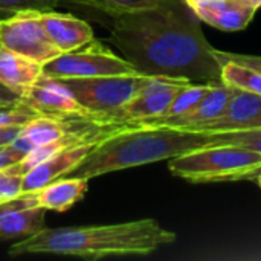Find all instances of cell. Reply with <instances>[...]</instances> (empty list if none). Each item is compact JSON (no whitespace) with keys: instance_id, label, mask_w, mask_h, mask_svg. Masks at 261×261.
Masks as SVG:
<instances>
[{"instance_id":"7402d4cb","label":"cell","mask_w":261,"mask_h":261,"mask_svg":"<svg viewBox=\"0 0 261 261\" xmlns=\"http://www.w3.org/2000/svg\"><path fill=\"white\" fill-rule=\"evenodd\" d=\"M23 177L24 171L18 162L0 168V203L23 194Z\"/></svg>"},{"instance_id":"836d02e7","label":"cell","mask_w":261,"mask_h":261,"mask_svg":"<svg viewBox=\"0 0 261 261\" xmlns=\"http://www.w3.org/2000/svg\"><path fill=\"white\" fill-rule=\"evenodd\" d=\"M0 18H2V17H0Z\"/></svg>"},{"instance_id":"ac0fdd59","label":"cell","mask_w":261,"mask_h":261,"mask_svg":"<svg viewBox=\"0 0 261 261\" xmlns=\"http://www.w3.org/2000/svg\"><path fill=\"white\" fill-rule=\"evenodd\" d=\"M72 132L67 121L57 119L52 116L37 115L21 125L20 135L29 141L32 147L44 145L67 136Z\"/></svg>"},{"instance_id":"44dd1931","label":"cell","mask_w":261,"mask_h":261,"mask_svg":"<svg viewBox=\"0 0 261 261\" xmlns=\"http://www.w3.org/2000/svg\"><path fill=\"white\" fill-rule=\"evenodd\" d=\"M61 2H69L73 5L93 8V9H98L113 18V17H118L122 14H128V12L139 11V9L156 6L162 0H61Z\"/></svg>"},{"instance_id":"9c48e42d","label":"cell","mask_w":261,"mask_h":261,"mask_svg":"<svg viewBox=\"0 0 261 261\" xmlns=\"http://www.w3.org/2000/svg\"><path fill=\"white\" fill-rule=\"evenodd\" d=\"M23 101L31 106L38 115L52 116L57 119H75V118H89L92 113L81 106L72 90L63 80L43 75L32 86L29 93Z\"/></svg>"},{"instance_id":"5b68a950","label":"cell","mask_w":261,"mask_h":261,"mask_svg":"<svg viewBox=\"0 0 261 261\" xmlns=\"http://www.w3.org/2000/svg\"><path fill=\"white\" fill-rule=\"evenodd\" d=\"M150 80V75H107L95 78L63 80L76 99L92 115L86 119L101 121L125 106Z\"/></svg>"},{"instance_id":"7a4b0ae2","label":"cell","mask_w":261,"mask_h":261,"mask_svg":"<svg viewBox=\"0 0 261 261\" xmlns=\"http://www.w3.org/2000/svg\"><path fill=\"white\" fill-rule=\"evenodd\" d=\"M101 138L69 174L93 179L107 173L148 165L213 145L210 132L147 124H98Z\"/></svg>"},{"instance_id":"f546056e","label":"cell","mask_w":261,"mask_h":261,"mask_svg":"<svg viewBox=\"0 0 261 261\" xmlns=\"http://www.w3.org/2000/svg\"><path fill=\"white\" fill-rule=\"evenodd\" d=\"M260 174H261V165H258V167H255L254 170L246 171L245 174H242V176L239 177V180H255Z\"/></svg>"},{"instance_id":"6da1fadb","label":"cell","mask_w":261,"mask_h":261,"mask_svg":"<svg viewBox=\"0 0 261 261\" xmlns=\"http://www.w3.org/2000/svg\"><path fill=\"white\" fill-rule=\"evenodd\" d=\"M109 41L139 73L191 83L222 81L214 46L185 0H162L156 6L113 17Z\"/></svg>"},{"instance_id":"52a82bcc","label":"cell","mask_w":261,"mask_h":261,"mask_svg":"<svg viewBox=\"0 0 261 261\" xmlns=\"http://www.w3.org/2000/svg\"><path fill=\"white\" fill-rule=\"evenodd\" d=\"M40 14L28 11L0 18V46L40 64H46L58 57L61 52L46 34Z\"/></svg>"},{"instance_id":"2e32d148","label":"cell","mask_w":261,"mask_h":261,"mask_svg":"<svg viewBox=\"0 0 261 261\" xmlns=\"http://www.w3.org/2000/svg\"><path fill=\"white\" fill-rule=\"evenodd\" d=\"M43 75V64L0 46V81L24 98Z\"/></svg>"},{"instance_id":"277c9868","label":"cell","mask_w":261,"mask_h":261,"mask_svg":"<svg viewBox=\"0 0 261 261\" xmlns=\"http://www.w3.org/2000/svg\"><path fill=\"white\" fill-rule=\"evenodd\" d=\"M261 165V154L242 145H206L171 158L168 170L173 176L193 184L231 182Z\"/></svg>"},{"instance_id":"4316f807","label":"cell","mask_w":261,"mask_h":261,"mask_svg":"<svg viewBox=\"0 0 261 261\" xmlns=\"http://www.w3.org/2000/svg\"><path fill=\"white\" fill-rule=\"evenodd\" d=\"M24 154L26 153H23L21 150H18L14 144L2 145L0 147V168L20 162L24 158Z\"/></svg>"},{"instance_id":"d6986e66","label":"cell","mask_w":261,"mask_h":261,"mask_svg":"<svg viewBox=\"0 0 261 261\" xmlns=\"http://www.w3.org/2000/svg\"><path fill=\"white\" fill-rule=\"evenodd\" d=\"M214 83H190L187 86H184L174 96V99L171 101L168 110L156 119L151 121H145V122H136V124H147V125H158L162 121L171 119V118H177L185 115L187 112H190L211 89Z\"/></svg>"},{"instance_id":"30bf717a","label":"cell","mask_w":261,"mask_h":261,"mask_svg":"<svg viewBox=\"0 0 261 261\" xmlns=\"http://www.w3.org/2000/svg\"><path fill=\"white\" fill-rule=\"evenodd\" d=\"M95 144L96 142H81L61 148L37 164L23 177V193L40 190L60 177L69 176L83 162Z\"/></svg>"},{"instance_id":"8992f818","label":"cell","mask_w":261,"mask_h":261,"mask_svg":"<svg viewBox=\"0 0 261 261\" xmlns=\"http://www.w3.org/2000/svg\"><path fill=\"white\" fill-rule=\"evenodd\" d=\"M43 72L58 80L139 73L124 57H118L95 38L80 49L60 54L47 61L43 64Z\"/></svg>"},{"instance_id":"3957f363","label":"cell","mask_w":261,"mask_h":261,"mask_svg":"<svg viewBox=\"0 0 261 261\" xmlns=\"http://www.w3.org/2000/svg\"><path fill=\"white\" fill-rule=\"evenodd\" d=\"M176 242V234L162 228L154 219L99 225L43 228L9 248L11 257L29 254L69 255L99 260L116 255H148Z\"/></svg>"},{"instance_id":"603a6c76","label":"cell","mask_w":261,"mask_h":261,"mask_svg":"<svg viewBox=\"0 0 261 261\" xmlns=\"http://www.w3.org/2000/svg\"><path fill=\"white\" fill-rule=\"evenodd\" d=\"M213 145H242L251 150H255L261 154V128L252 130H232V132H219L213 133Z\"/></svg>"},{"instance_id":"8fae6325","label":"cell","mask_w":261,"mask_h":261,"mask_svg":"<svg viewBox=\"0 0 261 261\" xmlns=\"http://www.w3.org/2000/svg\"><path fill=\"white\" fill-rule=\"evenodd\" d=\"M89 179L84 177H60L46 187L20 194L26 206H40L46 211L64 213L83 200L87 193Z\"/></svg>"},{"instance_id":"e0dca14e","label":"cell","mask_w":261,"mask_h":261,"mask_svg":"<svg viewBox=\"0 0 261 261\" xmlns=\"http://www.w3.org/2000/svg\"><path fill=\"white\" fill-rule=\"evenodd\" d=\"M193 9V8H191ZM200 21L208 23L220 31H243L254 18L257 9L237 3L234 0H219L193 9Z\"/></svg>"},{"instance_id":"d4e9b609","label":"cell","mask_w":261,"mask_h":261,"mask_svg":"<svg viewBox=\"0 0 261 261\" xmlns=\"http://www.w3.org/2000/svg\"><path fill=\"white\" fill-rule=\"evenodd\" d=\"M38 113L24 101L12 106H0V127L23 125Z\"/></svg>"},{"instance_id":"1f68e13d","label":"cell","mask_w":261,"mask_h":261,"mask_svg":"<svg viewBox=\"0 0 261 261\" xmlns=\"http://www.w3.org/2000/svg\"><path fill=\"white\" fill-rule=\"evenodd\" d=\"M237 3H242L245 6H249V8H254V9H258L261 8V0H234Z\"/></svg>"},{"instance_id":"9a60e30c","label":"cell","mask_w":261,"mask_h":261,"mask_svg":"<svg viewBox=\"0 0 261 261\" xmlns=\"http://www.w3.org/2000/svg\"><path fill=\"white\" fill-rule=\"evenodd\" d=\"M40 17L46 34L61 54L80 49L93 40L92 26L72 14L44 11Z\"/></svg>"},{"instance_id":"83f0119b","label":"cell","mask_w":261,"mask_h":261,"mask_svg":"<svg viewBox=\"0 0 261 261\" xmlns=\"http://www.w3.org/2000/svg\"><path fill=\"white\" fill-rule=\"evenodd\" d=\"M21 101H23V98L20 95H17L14 90H11L0 81V106H12V104L21 102Z\"/></svg>"},{"instance_id":"ba28073f","label":"cell","mask_w":261,"mask_h":261,"mask_svg":"<svg viewBox=\"0 0 261 261\" xmlns=\"http://www.w3.org/2000/svg\"><path fill=\"white\" fill-rule=\"evenodd\" d=\"M191 81L184 78L150 76L141 90L121 109L96 124H136L161 118L170 107L176 93ZM90 121V119H89Z\"/></svg>"},{"instance_id":"4dcf8cb0","label":"cell","mask_w":261,"mask_h":261,"mask_svg":"<svg viewBox=\"0 0 261 261\" xmlns=\"http://www.w3.org/2000/svg\"><path fill=\"white\" fill-rule=\"evenodd\" d=\"M185 2L194 9V8L205 6V5H210V3H214V2H219V0H185Z\"/></svg>"},{"instance_id":"ffe728a7","label":"cell","mask_w":261,"mask_h":261,"mask_svg":"<svg viewBox=\"0 0 261 261\" xmlns=\"http://www.w3.org/2000/svg\"><path fill=\"white\" fill-rule=\"evenodd\" d=\"M222 81L234 89L261 95V73L257 70L232 63H222Z\"/></svg>"},{"instance_id":"484cf974","label":"cell","mask_w":261,"mask_h":261,"mask_svg":"<svg viewBox=\"0 0 261 261\" xmlns=\"http://www.w3.org/2000/svg\"><path fill=\"white\" fill-rule=\"evenodd\" d=\"M214 55L219 60V63H225V61H232L246 67H251L254 70H257L261 73V57L260 55H249V54H232V52H225V50H219L214 47Z\"/></svg>"},{"instance_id":"cb8c5ba5","label":"cell","mask_w":261,"mask_h":261,"mask_svg":"<svg viewBox=\"0 0 261 261\" xmlns=\"http://www.w3.org/2000/svg\"><path fill=\"white\" fill-rule=\"evenodd\" d=\"M61 0H0V17H8L15 12H44L54 11Z\"/></svg>"},{"instance_id":"5bb4252c","label":"cell","mask_w":261,"mask_h":261,"mask_svg":"<svg viewBox=\"0 0 261 261\" xmlns=\"http://www.w3.org/2000/svg\"><path fill=\"white\" fill-rule=\"evenodd\" d=\"M237 89L225 84L223 81L214 83L208 93L185 115L171 118L167 121H162L158 125H168V127H177V128H187V130H199L202 125L217 119L225 109L228 107L231 98L234 96Z\"/></svg>"},{"instance_id":"4fadbf2b","label":"cell","mask_w":261,"mask_h":261,"mask_svg":"<svg viewBox=\"0 0 261 261\" xmlns=\"http://www.w3.org/2000/svg\"><path fill=\"white\" fill-rule=\"evenodd\" d=\"M46 210L26 206L21 197L0 203V240L28 239L44 226Z\"/></svg>"},{"instance_id":"f1b7e54d","label":"cell","mask_w":261,"mask_h":261,"mask_svg":"<svg viewBox=\"0 0 261 261\" xmlns=\"http://www.w3.org/2000/svg\"><path fill=\"white\" fill-rule=\"evenodd\" d=\"M21 125H11V127H0V147L12 144L15 138L20 135Z\"/></svg>"},{"instance_id":"7c38bea8","label":"cell","mask_w":261,"mask_h":261,"mask_svg":"<svg viewBox=\"0 0 261 261\" xmlns=\"http://www.w3.org/2000/svg\"><path fill=\"white\" fill-rule=\"evenodd\" d=\"M261 128V95L236 90L225 112L214 121L202 125L199 132H232Z\"/></svg>"},{"instance_id":"d6a6232c","label":"cell","mask_w":261,"mask_h":261,"mask_svg":"<svg viewBox=\"0 0 261 261\" xmlns=\"http://www.w3.org/2000/svg\"><path fill=\"white\" fill-rule=\"evenodd\" d=\"M255 180H257V184L260 185V188H261V174H260V176H258V177H257V179H255Z\"/></svg>"}]
</instances>
